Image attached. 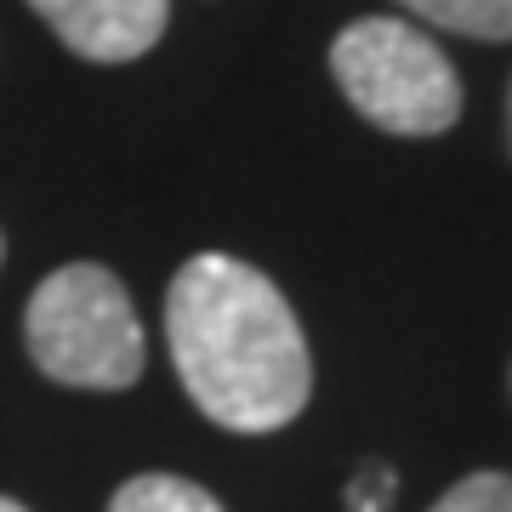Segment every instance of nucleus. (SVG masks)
<instances>
[{"label": "nucleus", "mask_w": 512, "mask_h": 512, "mask_svg": "<svg viewBox=\"0 0 512 512\" xmlns=\"http://www.w3.org/2000/svg\"><path fill=\"white\" fill-rule=\"evenodd\" d=\"M109 512H228L217 495L177 473H137L114 490Z\"/></svg>", "instance_id": "5"}, {"label": "nucleus", "mask_w": 512, "mask_h": 512, "mask_svg": "<svg viewBox=\"0 0 512 512\" xmlns=\"http://www.w3.org/2000/svg\"><path fill=\"white\" fill-rule=\"evenodd\" d=\"M507 114H512V103H507Z\"/></svg>", "instance_id": "11"}, {"label": "nucleus", "mask_w": 512, "mask_h": 512, "mask_svg": "<svg viewBox=\"0 0 512 512\" xmlns=\"http://www.w3.org/2000/svg\"><path fill=\"white\" fill-rule=\"evenodd\" d=\"M427 512H512V473H467Z\"/></svg>", "instance_id": "7"}, {"label": "nucleus", "mask_w": 512, "mask_h": 512, "mask_svg": "<svg viewBox=\"0 0 512 512\" xmlns=\"http://www.w3.org/2000/svg\"><path fill=\"white\" fill-rule=\"evenodd\" d=\"M29 6L74 57L92 63H131L154 52L171 18V0H29Z\"/></svg>", "instance_id": "4"}, {"label": "nucleus", "mask_w": 512, "mask_h": 512, "mask_svg": "<svg viewBox=\"0 0 512 512\" xmlns=\"http://www.w3.org/2000/svg\"><path fill=\"white\" fill-rule=\"evenodd\" d=\"M433 29H456L473 40H512V0H399Z\"/></svg>", "instance_id": "6"}, {"label": "nucleus", "mask_w": 512, "mask_h": 512, "mask_svg": "<svg viewBox=\"0 0 512 512\" xmlns=\"http://www.w3.org/2000/svg\"><path fill=\"white\" fill-rule=\"evenodd\" d=\"M348 507L353 512H387L393 507V473H387V467H365V473L348 484Z\"/></svg>", "instance_id": "8"}, {"label": "nucleus", "mask_w": 512, "mask_h": 512, "mask_svg": "<svg viewBox=\"0 0 512 512\" xmlns=\"http://www.w3.org/2000/svg\"><path fill=\"white\" fill-rule=\"evenodd\" d=\"M165 342L188 399L228 433H279L313 393L308 336L285 291L228 251H200L177 268Z\"/></svg>", "instance_id": "1"}, {"label": "nucleus", "mask_w": 512, "mask_h": 512, "mask_svg": "<svg viewBox=\"0 0 512 512\" xmlns=\"http://www.w3.org/2000/svg\"><path fill=\"white\" fill-rule=\"evenodd\" d=\"M0 256H6V239H0Z\"/></svg>", "instance_id": "10"}, {"label": "nucleus", "mask_w": 512, "mask_h": 512, "mask_svg": "<svg viewBox=\"0 0 512 512\" xmlns=\"http://www.w3.org/2000/svg\"><path fill=\"white\" fill-rule=\"evenodd\" d=\"M0 512H29L23 501H12V495H0Z\"/></svg>", "instance_id": "9"}, {"label": "nucleus", "mask_w": 512, "mask_h": 512, "mask_svg": "<svg viewBox=\"0 0 512 512\" xmlns=\"http://www.w3.org/2000/svg\"><path fill=\"white\" fill-rule=\"evenodd\" d=\"M23 342L40 376L86 393L131 387L148 359L131 291L103 262H63L40 279L23 313Z\"/></svg>", "instance_id": "2"}, {"label": "nucleus", "mask_w": 512, "mask_h": 512, "mask_svg": "<svg viewBox=\"0 0 512 512\" xmlns=\"http://www.w3.org/2000/svg\"><path fill=\"white\" fill-rule=\"evenodd\" d=\"M330 74L370 126L393 137H439L461 114V80L439 40L404 18H359L330 46Z\"/></svg>", "instance_id": "3"}]
</instances>
